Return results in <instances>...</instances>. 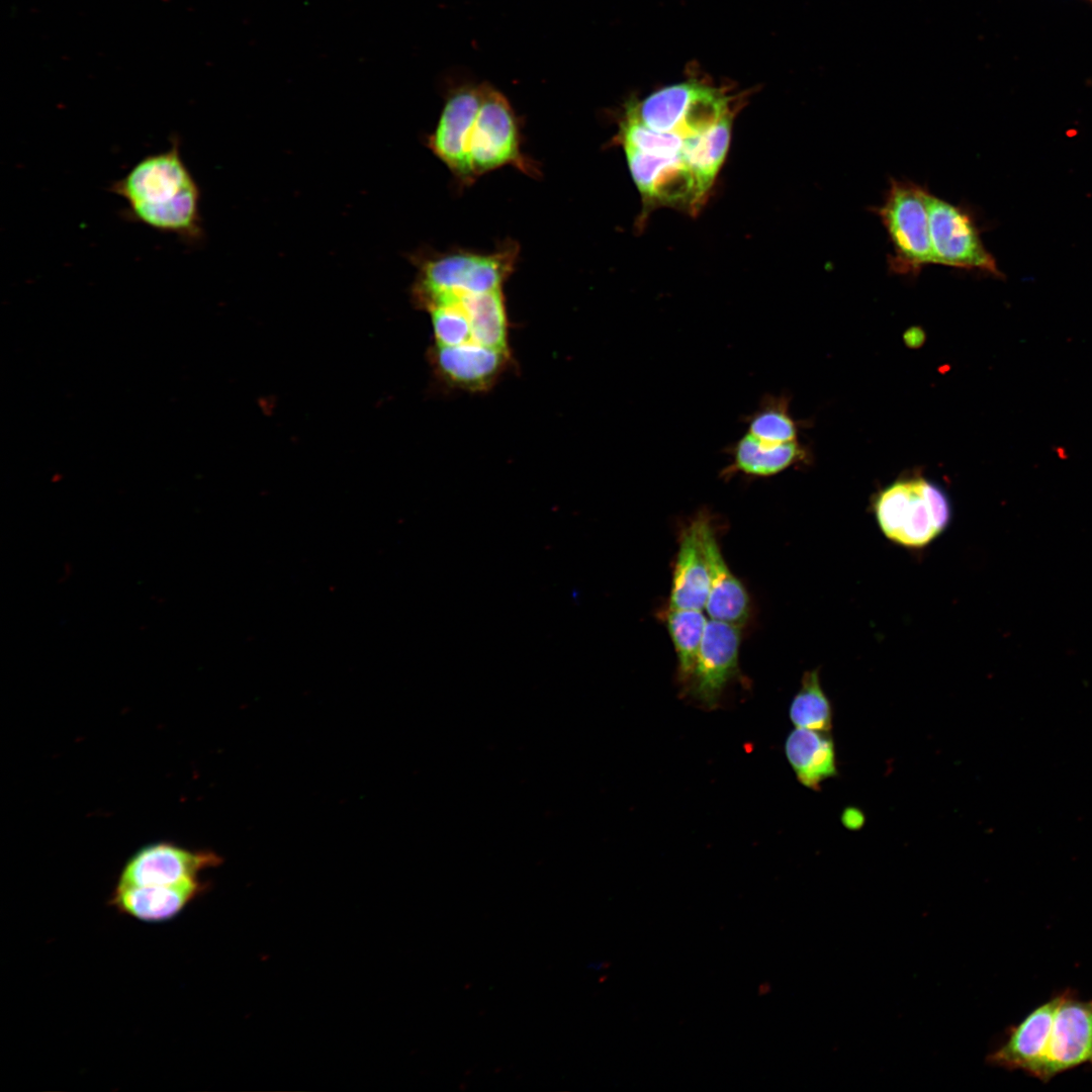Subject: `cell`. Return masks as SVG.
Wrapping results in <instances>:
<instances>
[{"label":"cell","instance_id":"cell-1","mask_svg":"<svg viewBox=\"0 0 1092 1092\" xmlns=\"http://www.w3.org/2000/svg\"><path fill=\"white\" fill-rule=\"evenodd\" d=\"M427 146L460 186L506 166L531 177L539 174L522 152L519 120L510 101L487 82L464 83L448 92Z\"/></svg>","mask_w":1092,"mask_h":1092},{"label":"cell","instance_id":"cell-2","mask_svg":"<svg viewBox=\"0 0 1092 1092\" xmlns=\"http://www.w3.org/2000/svg\"><path fill=\"white\" fill-rule=\"evenodd\" d=\"M110 189L125 202L129 218L188 245L201 242L200 189L178 139L138 161Z\"/></svg>","mask_w":1092,"mask_h":1092},{"label":"cell","instance_id":"cell-3","mask_svg":"<svg viewBox=\"0 0 1092 1092\" xmlns=\"http://www.w3.org/2000/svg\"><path fill=\"white\" fill-rule=\"evenodd\" d=\"M882 534L891 542L920 549L942 534L951 519L945 493L927 479H899L880 491L873 504Z\"/></svg>","mask_w":1092,"mask_h":1092},{"label":"cell","instance_id":"cell-4","mask_svg":"<svg viewBox=\"0 0 1092 1092\" xmlns=\"http://www.w3.org/2000/svg\"><path fill=\"white\" fill-rule=\"evenodd\" d=\"M518 255V244L510 240L490 253L466 250L419 253L412 256L418 269L412 293L502 289L514 271Z\"/></svg>","mask_w":1092,"mask_h":1092},{"label":"cell","instance_id":"cell-5","mask_svg":"<svg viewBox=\"0 0 1092 1092\" xmlns=\"http://www.w3.org/2000/svg\"><path fill=\"white\" fill-rule=\"evenodd\" d=\"M926 187L908 179L891 178L883 203L873 207L887 231L892 253L889 268L900 275H917L933 264Z\"/></svg>","mask_w":1092,"mask_h":1092},{"label":"cell","instance_id":"cell-6","mask_svg":"<svg viewBox=\"0 0 1092 1092\" xmlns=\"http://www.w3.org/2000/svg\"><path fill=\"white\" fill-rule=\"evenodd\" d=\"M927 209L933 264L999 274L969 209L930 192Z\"/></svg>","mask_w":1092,"mask_h":1092},{"label":"cell","instance_id":"cell-7","mask_svg":"<svg viewBox=\"0 0 1092 1092\" xmlns=\"http://www.w3.org/2000/svg\"><path fill=\"white\" fill-rule=\"evenodd\" d=\"M1092 1065V1000L1061 993L1045 1049L1040 1081L1082 1065Z\"/></svg>","mask_w":1092,"mask_h":1092},{"label":"cell","instance_id":"cell-8","mask_svg":"<svg viewBox=\"0 0 1092 1092\" xmlns=\"http://www.w3.org/2000/svg\"><path fill=\"white\" fill-rule=\"evenodd\" d=\"M741 626L708 620L688 693L708 709L715 708L728 681L738 671Z\"/></svg>","mask_w":1092,"mask_h":1092},{"label":"cell","instance_id":"cell-9","mask_svg":"<svg viewBox=\"0 0 1092 1092\" xmlns=\"http://www.w3.org/2000/svg\"><path fill=\"white\" fill-rule=\"evenodd\" d=\"M220 857L211 851H193L159 842L136 851L121 871L117 886H166L198 879L203 870L216 867Z\"/></svg>","mask_w":1092,"mask_h":1092},{"label":"cell","instance_id":"cell-10","mask_svg":"<svg viewBox=\"0 0 1092 1092\" xmlns=\"http://www.w3.org/2000/svg\"><path fill=\"white\" fill-rule=\"evenodd\" d=\"M1061 994L1033 1009L1009 1028L1006 1040L987 1062L1007 1070H1021L1040 1080L1045 1049Z\"/></svg>","mask_w":1092,"mask_h":1092},{"label":"cell","instance_id":"cell-11","mask_svg":"<svg viewBox=\"0 0 1092 1092\" xmlns=\"http://www.w3.org/2000/svg\"><path fill=\"white\" fill-rule=\"evenodd\" d=\"M437 374L450 385L468 391L492 386L510 362V350L478 345L440 346L430 350Z\"/></svg>","mask_w":1092,"mask_h":1092},{"label":"cell","instance_id":"cell-12","mask_svg":"<svg viewBox=\"0 0 1092 1092\" xmlns=\"http://www.w3.org/2000/svg\"><path fill=\"white\" fill-rule=\"evenodd\" d=\"M412 297L426 310L442 302L456 304L467 315L476 345L509 350L503 288L486 292H424L412 294Z\"/></svg>","mask_w":1092,"mask_h":1092},{"label":"cell","instance_id":"cell-13","mask_svg":"<svg viewBox=\"0 0 1092 1092\" xmlns=\"http://www.w3.org/2000/svg\"><path fill=\"white\" fill-rule=\"evenodd\" d=\"M698 517L710 580L707 614L710 619L742 627L750 614L748 594L727 565L709 517L704 514Z\"/></svg>","mask_w":1092,"mask_h":1092},{"label":"cell","instance_id":"cell-14","mask_svg":"<svg viewBox=\"0 0 1092 1092\" xmlns=\"http://www.w3.org/2000/svg\"><path fill=\"white\" fill-rule=\"evenodd\" d=\"M204 890L198 879L166 886H116L110 903L122 914L159 923L177 916Z\"/></svg>","mask_w":1092,"mask_h":1092},{"label":"cell","instance_id":"cell-15","mask_svg":"<svg viewBox=\"0 0 1092 1092\" xmlns=\"http://www.w3.org/2000/svg\"><path fill=\"white\" fill-rule=\"evenodd\" d=\"M709 585L708 565L697 517L680 533L668 607L704 610Z\"/></svg>","mask_w":1092,"mask_h":1092},{"label":"cell","instance_id":"cell-16","mask_svg":"<svg viewBox=\"0 0 1092 1092\" xmlns=\"http://www.w3.org/2000/svg\"><path fill=\"white\" fill-rule=\"evenodd\" d=\"M729 464L721 476L730 478L735 474L749 477H770L807 458L806 449L797 441L769 443L750 433L744 434L727 447Z\"/></svg>","mask_w":1092,"mask_h":1092},{"label":"cell","instance_id":"cell-17","mask_svg":"<svg viewBox=\"0 0 1092 1092\" xmlns=\"http://www.w3.org/2000/svg\"><path fill=\"white\" fill-rule=\"evenodd\" d=\"M785 753L797 780L808 789L819 791L824 781L838 775L829 732L796 727L786 739Z\"/></svg>","mask_w":1092,"mask_h":1092},{"label":"cell","instance_id":"cell-18","mask_svg":"<svg viewBox=\"0 0 1092 1092\" xmlns=\"http://www.w3.org/2000/svg\"><path fill=\"white\" fill-rule=\"evenodd\" d=\"M696 87L694 83H680L662 88L644 100L628 105L626 116L654 130L674 131Z\"/></svg>","mask_w":1092,"mask_h":1092},{"label":"cell","instance_id":"cell-19","mask_svg":"<svg viewBox=\"0 0 1092 1092\" xmlns=\"http://www.w3.org/2000/svg\"><path fill=\"white\" fill-rule=\"evenodd\" d=\"M730 139L728 115L707 131L684 140L681 157L705 190L722 164Z\"/></svg>","mask_w":1092,"mask_h":1092},{"label":"cell","instance_id":"cell-20","mask_svg":"<svg viewBox=\"0 0 1092 1092\" xmlns=\"http://www.w3.org/2000/svg\"><path fill=\"white\" fill-rule=\"evenodd\" d=\"M677 658L678 674L689 684L708 623L703 610L669 608L664 614Z\"/></svg>","mask_w":1092,"mask_h":1092},{"label":"cell","instance_id":"cell-21","mask_svg":"<svg viewBox=\"0 0 1092 1092\" xmlns=\"http://www.w3.org/2000/svg\"><path fill=\"white\" fill-rule=\"evenodd\" d=\"M832 715L831 702L821 686L819 670L806 671L789 708L791 722L798 728L830 732Z\"/></svg>","mask_w":1092,"mask_h":1092},{"label":"cell","instance_id":"cell-22","mask_svg":"<svg viewBox=\"0 0 1092 1092\" xmlns=\"http://www.w3.org/2000/svg\"><path fill=\"white\" fill-rule=\"evenodd\" d=\"M745 423L748 433L769 443L794 441L799 431V424L789 411V397L784 394L764 395Z\"/></svg>","mask_w":1092,"mask_h":1092},{"label":"cell","instance_id":"cell-23","mask_svg":"<svg viewBox=\"0 0 1092 1092\" xmlns=\"http://www.w3.org/2000/svg\"><path fill=\"white\" fill-rule=\"evenodd\" d=\"M727 98L718 90L697 85L680 123L674 130L684 139L701 134L727 116Z\"/></svg>","mask_w":1092,"mask_h":1092},{"label":"cell","instance_id":"cell-24","mask_svg":"<svg viewBox=\"0 0 1092 1092\" xmlns=\"http://www.w3.org/2000/svg\"><path fill=\"white\" fill-rule=\"evenodd\" d=\"M624 147L663 157L681 156L684 138L675 131H658L625 116L620 131Z\"/></svg>","mask_w":1092,"mask_h":1092},{"label":"cell","instance_id":"cell-25","mask_svg":"<svg viewBox=\"0 0 1092 1092\" xmlns=\"http://www.w3.org/2000/svg\"><path fill=\"white\" fill-rule=\"evenodd\" d=\"M624 150L634 182L641 193L648 195L657 176L673 157L645 154L628 147Z\"/></svg>","mask_w":1092,"mask_h":1092},{"label":"cell","instance_id":"cell-26","mask_svg":"<svg viewBox=\"0 0 1092 1092\" xmlns=\"http://www.w3.org/2000/svg\"><path fill=\"white\" fill-rule=\"evenodd\" d=\"M841 824L848 830L856 831L866 823L864 813L857 807H845L840 816Z\"/></svg>","mask_w":1092,"mask_h":1092},{"label":"cell","instance_id":"cell-27","mask_svg":"<svg viewBox=\"0 0 1092 1092\" xmlns=\"http://www.w3.org/2000/svg\"><path fill=\"white\" fill-rule=\"evenodd\" d=\"M604 967V963L596 962L588 964V968L595 971H599Z\"/></svg>","mask_w":1092,"mask_h":1092},{"label":"cell","instance_id":"cell-28","mask_svg":"<svg viewBox=\"0 0 1092 1092\" xmlns=\"http://www.w3.org/2000/svg\"><path fill=\"white\" fill-rule=\"evenodd\" d=\"M1086 1H1088L1092 5V0H1086Z\"/></svg>","mask_w":1092,"mask_h":1092}]
</instances>
